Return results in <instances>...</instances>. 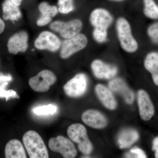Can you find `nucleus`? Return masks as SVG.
I'll return each mask as SVG.
<instances>
[{"instance_id":"20e7f679","label":"nucleus","mask_w":158,"mask_h":158,"mask_svg":"<svg viewBox=\"0 0 158 158\" xmlns=\"http://www.w3.org/2000/svg\"><path fill=\"white\" fill-rule=\"evenodd\" d=\"M83 27V23L79 19H73L67 22L61 20L53 21L50 24L51 30L59 33L64 39H69L80 34Z\"/></svg>"},{"instance_id":"4468645a","label":"nucleus","mask_w":158,"mask_h":158,"mask_svg":"<svg viewBox=\"0 0 158 158\" xmlns=\"http://www.w3.org/2000/svg\"><path fill=\"white\" fill-rule=\"evenodd\" d=\"M109 87L112 91L122 95L125 102L129 104H131L134 101V92L122 79L119 78L113 79L109 82Z\"/></svg>"},{"instance_id":"b1692460","label":"nucleus","mask_w":158,"mask_h":158,"mask_svg":"<svg viewBox=\"0 0 158 158\" xmlns=\"http://www.w3.org/2000/svg\"><path fill=\"white\" fill-rule=\"evenodd\" d=\"M57 111V107L52 104L37 107L33 110V112L34 114L39 116L53 115L56 113Z\"/></svg>"},{"instance_id":"393cba45","label":"nucleus","mask_w":158,"mask_h":158,"mask_svg":"<svg viewBox=\"0 0 158 158\" xmlns=\"http://www.w3.org/2000/svg\"><path fill=\"white\" fill-rule=\"evenodd\" d=\"M58 10L60 13L67 14L74 10V0H58Z\"/></svg>"},{"instance_id":"7ed1b4c3","label":"nucleus","mask_w":158,"mask_h":158,"mask_svg":"<svg viewBox=\"0 0 158 158\" xmlns=\"http://www.w3.org/2000/svg\"><path fill=\"white\" fill-rule=\"evenodd\" d=\"M67 133L71 140L78 144L79 150L82 153L88 155L92 152L93 146L84 126L80 123L72 124L67 129Z\"/></svg>"},{"instance_id":"2eb2a0df","label":"nucleus","mask_w":158,"mask_h":158,"mask_svg":"<svg viewBox=\"0 0 158 158\" xmlns=\"http://www.w3.org/2000/svg\"><path fill=\"white\" fill-rule=\"evenodd\" d=\"M81 118L84 123L94 128H103L107 124L106 117L97 110H87L82 114Z\"/></svg>"},{"instance_id":"412c9836","label":"nucleus","mask_w":158,"mask_h":158,"mask_svg":"<svg viewBox=\"0 0 158 158\" xmlns=\"http://www.w3.org/2000/svg\"><path fill=\"white\" fill-rule=\"evenodd\" d=\"M144 65L145 69L152 74L158 71V52L148 53L144 59Z\"/></svg>"},{"instance_id":"c85d7f7f","label":"nucleus","mask_w":158,"mask_h":158,"mask_svg":"<svg viewBox=\"0 0 158 158\" xmlns=\"http://www.w3.org/2000/svg\"><path fill=\"white\" fill-rule=\"evenodd\" d=\"M52 18L51 16L41 15L40 17L37 20L36 23L38 27H44V26L47 25L52 22Z\"/></svg>"},{"instance_id":"4be33fe9","label":"nucleus","mask_w":158,"mask_h":158,"mask_svg":"<svg viewBox=\"0 0 158 158\" xmlns=\"http://www.w3.org/2000/svg\"><path fill=\"white\" fill-rule=\"evenodd\" d=\"M144 15L152 20L158 19V6L154 0H143Z\"/></svg>"},{"instance_id":"c756f323","label":"nucleus","mask_w":158,"mask_h":158,"mask_svg":"<svg viewBox=\"0 0 158 158\" xmlns=\"http://www.w3.org/2000/svg\"><path fill=\"white\" fill-rule=\"evenodd\" d=\"M152 150L155 152L156 158H158V137L154 139L152 143Z\"/></svg>"},{"instance_id":"ddd939ff","label":"nucleus","mask_w":158,"mask_h":158,"mask_svg":"<svg viewBox=\"0 0 158 158\" xmlns=\"http://www.w3.org/2000/svg\"><path fill=\"white\" fill-rule=\"evenodd\" d=\"M91 68L94 75L99 79L113 78L118 72V69L116 66L109 65L99 59L92 62Z\"/></svg>"},{"instance_id":"6ab92c4d","label":"nucleus","mask_w":158,"mask_h":158,"mask_svg":"<svg viewBox=\"0 0 158 158\" xmlns=\"http://www.w3.org/2000/svg\"><path fill=\"white\" fill-rule=\"evenodd\" d=\"M139 138L138 133L135 130L126 129L122 131L118 136V143L121 149L131 146Z\"/></svg>"},{"instance_id":"423d86ee","label":"nucleus","mask_w":158,"mask_h":158,"mask_svg":"<svg viewBox=\"0 0 158 158\" xmlns=\"http://www.w3.org/2000/svg\"><path fill=\"white\" fill-rule=\"evenodd\" d=\"M57 77L53 72L48 69L40 72L37 75L29 81L30 87L37 92H45L56 81Z\"/></svg>"},{"instance_id":"a878e982","label":"nucleus","mask_w":158,"mask_h":158,"mask_svg":"<svg viewBox=\"0 0 158 158\" xmlns=\"http://www.w3.org/2000/svg\"><path fill=\"white\" fill-rule=\"evenodd\" d=\"M92 34L94 40L98 43H104L107 40L108 30L106 29L94 28Z\"/></svg>"},{"instance_id":"72a5a7b5","label":"nucleus","mask_w":158,"mask_h":158,"mask_svg":"<svg viewBox=\"0 0 158 158\" xmlns=\"http://www.w3.org/2000/svg\"><path fill=\"white\" fill-rule=\"evenodd\" d=\"M110 1H115V2H121V1H124V0H110Z\"/></svg>"},{"instance_id":"aec40b11","label":"nucleus","mask_w":158,"mask_h":158,"mask_svg":"<svg viewBox=\"0 0 158 158\" xmlns=\"http://www.w3.org/2000/svg\"><path fill=\"white\" fill-rule=\"evenodd\" d=\"M12 79V77L10 75L0 74V98H6V101H8L11 98H19L17 93L14 90H6V88L9 82L11 81Z\"/></svg>"},{"instance_id":"f03ea898","label":"nucleus","mask_w":158,"mask_h":158,"mask_svg":"<svg viewBox=\"0 0 158 158\" xmlns=\"http://www.w3.org/2000/svg\"><path fill=\"white\" fill-rule=\"evenodd\" d=\"M23 141L31 158H48V152L41 136L37 132L29 131L24 135Z\"/></svg>"},{"instance_id":"f3484780","label":"nucleus","mask_w":158,"mask_h":158,"mask_svg":"<svg viewBox=\"0 0 158 158\" xmlns=\"http://www.w3.org/2000/svg\"><path fill=\"white\" fill-rule=\"evenodd\" d=\"M5 156L7 158L27 157L22 144L16 139L11 140L6 144L5 148Z\"/></svg>"},{"instance_id":"5701e85b","label":"nucleus","mask_w":158,"mask_h":158,"mask_svg":"<svg viewBox=\"0 0 158 158\" xmlns=\"http://www.w3.org/2000/svg\"><path fill=\"white\" fill-rule=\"evenodd\" d=\"M40 14L52 18L55 17L59 12L58 8L55 6H51L47 2H42L38 6Z\"/></svg>"},{"instance_id":"f8f14e48","label":"nucleus","mask_w":158,"mask_h":158,"mask_svg":"<svg viewBox=\"0 0 158 158\" xmlns=\"http://www.w3.org/2000/svg\"><path fill=\"white\" fill-rule=\"evenodd\" d=\"M138 102L139 113L141 119L148 121L155 113V108L148 94L143 90L138 91Z\"/></svg>"},{"instance_id":"473e14b6","label":"nucleus","mask_w":158,"mask_h":158,"mask_svg":"<svg viewBox=\"0 0 158 158\" xmlns=\"http://www.w3.org/2000/svg\"><path fill=\"white\" fill-rule=\"evenodd\" d=\"M13 3H14L16 6H19L21 5L23 0H10Z\"/></svg>"},{"instance_id":"a211bd4d","label":"nucleus","mask_w":158,"mask_h":158,"mask_svg":"<svg viewBox=\"0 0 158 158\" xmlns=\"http://www.w3.org/2000/svg\"><path fill=\"white\" fill-rule=\"evenodd\" d=\"M3 18L5 20L17 21L22 17L19 6L10 0H5L2 5Z\"/></svg>"},{"instance_id":"1a4fd4ad","label":"nucleus","mask_w":158,"mask_h":158,"mask_svg":"<svg viewBox=\"0 0 158 158\" xmlns=\"http://www.w3.org/2000/svg\"><path fill=\"white\" fill-rule=\"evenodd\" d=\"M88 82V78L85 74H77L66 83L63 89L65 94L69 97H79L87 90Z\"/></svg>"},{"instance_id":"9d476101","label":"nucleus","mask_w":158,"mask_h":158,"mask_svg":"<svg viewBox=\"0 0 158 158\" xmlns=\"http://www.w3.org/2000/svg\"><path fill=\"white\" fill-rule=\"evenodd\" d=\"M90 21L94 28L108 30L113 22V17L107 9L97 8L90 13Z\"/></svg>"},{"instance_id":"7c9ffc66","label":"nucleus","mask_w":158,"mask_h":158,"mask_svg":"<svg viewBox=\"0 0 158 158\" xmlns=\"http://www.w3.org/2000/svg\"><path fill=\"white\" fill-rule=\"evenodd\" d=\"M152 77L154 84L158 86V71L152 74Z\"/></svg>"},{"instance_id":"f257e3e1","label":"nucleus","mask_w":158,"mask_h":158,"mask_svg":"<svg viewBox=\"0 0 158 158\" xmlns=\"http://www.w3.org/2000/svg\"><path fill=\"white\" fill-rule=\"evenodd\" d=\"M116 33L120 45L123 49L130 53L135 52L138 44L133 36L129 22L124 17L117 19L116 24Z\"/></svg>"},{"instance_id":"6e6552de","label":"nucleus","mask_w":158,"mask_h":158,"mask_svg":"<svg viewBox=\"0 0 158 158\" xmlns=\"http://www.w3.org/2000/svg\"><path fill=\"white\" fill-rule=\"evenodd\" d=\"M61 40L52 32L44 31L41 32L35 40L34 47L40 50H48L50 52H57L61 48Z\"/></svg>"},{"instance_id":"bb28decb","label":"nucleus","mask_w":158,"mask_h":158,"mask_svg":"<svg viewBox=\"0 0 158 158\" xmlns=\"http://www.w3.org/2000/svg\"><path fill=\"white\" fill-rule=\"evenodd\" d=\"M147 32L151 40L158 45V22L150 25L148 27Z\"/></svg>"},{"instance_id":"dca6fc26","label":"nucleus","mask_w":158,"mask_h":158,"mask_svg":"<svg viewBox=\"0 0 158 158\" xmlns=\"http://www.w3.org/2000/svg\"><path fill=\"white\" fill-rule=\"evenodd\" d=\"M95 92L99 99L106 108L110 110L116 109L117 103L111 90L101 84L95 87Z\"/></svg>"},{"instance_id":"cd10ccee","label":"nucleus","mask_w":158,"mask_h":158,"mask_svg":"<svg viewBox=\"0 0 158 158\" xmlns=\"http://www.w3.org/2000/svg\"><path fill=\"white\" fill-rule=\"evenodd\" d=\"M126 156L127 158H147V156L144 152L138 148L135 147L130 150V152L127 154Z\"/></svg>"},{"instance_id":"0eeeda50","label":"nucleus","mask_w":158,"mask_h":158,"mask_svg":"<svg viewBox=\"0 0 158 158\" xmlns=\"http://www.w3.org/2000/svg\"><path fill=\"white\" fill-rule=\"evenodd\" d=\"M50 149L54 152L59 153L63 158H73L76 156L77 151L73 143L64 136H58L50 139Z\"/></svg>"},{"instance_id":"39448f33","label":"nucleus","mask_w":158,"mask_h":158,"mask_svg":"<svg viewBox=\"0 0 158 158\" xmlns=\"http://www.w3.org/2000/svg\"><path fill=\"white\" fill-rule=\"evenodd\" d=\"M88 44L86 35L79 34L74 37L65 39L61 44L60 56L62 59H67L85 49Z\"/></svg>"},{"instance_id":"2f4dec72","label":"nucleus","mask_w":158,"mask_h":158,"mask_svg":"<svg viewBox=\"0 0 158 158\" xmlns=\"http://www.w3.org/2000/svg\"><path fill=\"white\" fill-rule=\"evenodd\" d=\"M6 27V25L4 21L0 18V34L4 32Z\"/></svg>"},{"instance_id":"9b49d317","label":"nucleus","mask_w":158,"mask_h":158,"mask_svg":"<svg viewBox=\"0 0 158 158\" xmlns=\"http://www.w3.org/2000/svg\"><path fill=\"white\" fill-rule=\"evenodd\" d=\"M28 34L25 31H20L12 35L7 44L9 52L13 55L25 52L28 48Z\"/></svg>"}]
</instances>
